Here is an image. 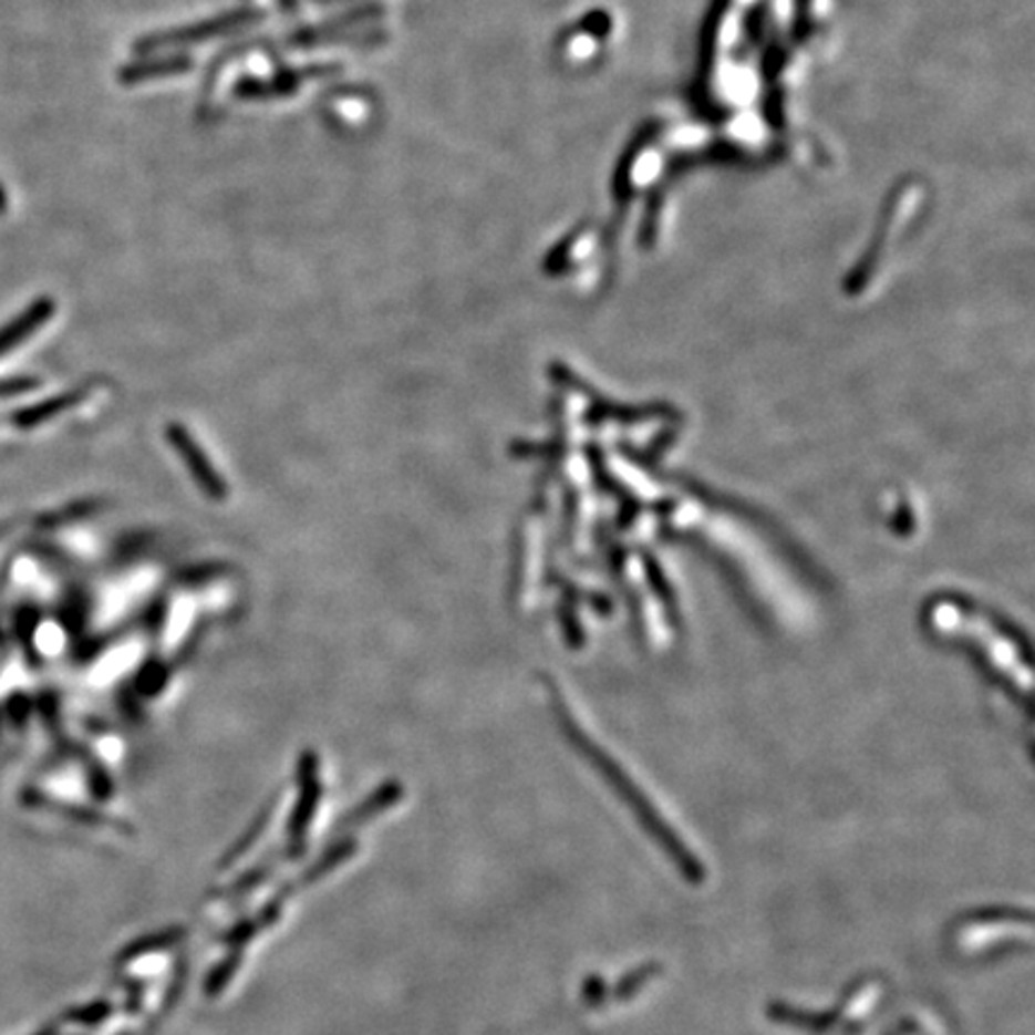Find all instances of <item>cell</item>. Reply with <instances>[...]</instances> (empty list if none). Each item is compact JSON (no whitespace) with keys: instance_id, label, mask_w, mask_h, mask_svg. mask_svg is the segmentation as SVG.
<instances>
[{"instance_id":"obj_7","label":"cell","mask_w":1035,"mask_h":1035,"mask_svg":"<svg viewBox=\"0 0 1035 1035\" xmlns=\"http://www.w3.org/2000/svg\"><path fill=\"white\" fill-rule=\"evenodd\" d=\"M240 964H242V952L240 950H232L228 956H224L221 961H218V964L209 971L207 981H204V995L216 997L218 993H224L226 985L232 981V975L238 973Z\"/></svg>"},{"instance_id":"obj_3","label":"cell","mask_w":1035,"mask_h":1035,"mask_svg":"<svg viewBox=\"0 0 1035 1035\" xmlns=\"http://www.w3.org/2000/svg\"><path fill=\"white\" fill-rule=\"evenodd\" d=\"M403 796H405V789L399 782H386L379 786L376 791H372L368 798L360 800V804L348 815H343L337 829L339 832H345V829H353V827L370 822L372 818H376V815H382L384 810L396 806Z\"/></svg>"},{"instance_id":"obj_5","label":"cell","mask_w":1035,"mask_h":1035,"mask_svg":"<svg viewBox=\"0 0 1035 1035\" xmlns=\"http://www.w3.org/2000/svg\"><path fill=\"white\" fill-rule=\"evenodd\" d=\"M283 903H286V899L281 894H276L267 903V907H261L252 918H245V921H240L238 925H232L228 932H224L221 942L230 944V946H240L245 942L255 940L259 932H265L267 928H271L276 921H279Z\"/></svg>"},{"instance_id":"obj_2","label":"cell","mask_w":1035,"mask_h":1035,"mask_svg":"<svg viewBox=\"0 0 1035 1035\" xmlns=\"http://www.w3.org/2000/svg\"><path fill=\"white\" fill-rule=\"evenodd\" d=\"M166 436H168L170 446L180 454L189 475L195 477L197 487L204 494H207L209 499L224 501L226 494H228V487L224 483V477L218 475V470L214 468L211 460L207 458V454L201 451V446L195 442V436L189 434L183 425H168Z\"/></svg>"},{"instance_id":"obj_6","label":"cell","mask_w":1035,"mask_h":1035,"mask_svg":"<svg viewBox=\"0 0 1035 1035\" xmlns=\"http://www.w3.org/2000/svg\"><path fill=\"white\" fill-rule=\"evenodd\" d=\"M185 935H187V930H185V928H168V930L156 932V935H147V938H142V940H135L133 944L127 946V950H123L121 961H133V959H139V956H147V954H154V952L168 950V946L183 942Z\"/></svg>"},{"instance_id":"obj_9","label":"cell","mask_w":1035,"mask_h":1035,"mask_svg":"<svg viewBox=\"0 0 1035 1035\" xmlns=\"http://www.w3.org/2000/svg\"><path fill=\"white\" fill-rule=\"evenodd\" d=\"M269 818H271V810H265V813H261V815H259V820H257L255 825H250V829H247V832H245V835L238 839L236 847L228 849V853L221 858V866H218V868L226 870L228 866L236 863L238 858H242V856L247 853V849H252V847H255V841H257L261 835H265V829H267V822H269Z\"/></svg>"},{"instance_id":"obj_1","label":"cell","mask_w":1035,"mask_h":1035,"mask_svg":"<svg viewBox=\"0 0 1035 1035\" xmlns=\"http://www.w3.org/2000/svg\"><path fill=\"white\" fill-rule=\"evenodd\" d=\"M298 800L293 815L288 822V851L286 856L293 858L304 851V837L310 832V825L314 820V813L319 808V798H322V782H319V760L312 751H304L298 765Z\"/></svg>"},{"instance_id":"obj_4","label":"cell","mask_w":1035,"mask_h":1035,"mask_svg":"<svg viewBox=\"0 0 1035 1035\" xmlns=\"http://www.w3.org/2000/svg\"><path fill=\"white\" fill-rule=\"evenodd\" d=\"M358 851V841L353 837H345V839H339L337 843H333L331 849H327L322 856L317 858L314 863H310L308 868H304L298 878L293 880V884H286L281 892H276V894H281L283 899H288L290 894L296 892L298 887H304V884H312L317 880H322L324 874L333 872L337 870L341 863H345L350 856H353Z\"/></svg>"},{"instance_id":"obj_8","label":"cell","mask_w":1035,"mask_h":1035,"mask_svg":"<svg viewBox=\"0 0 1035 1035\" xmlns=\"http://www.w3.org/2000/svg\"><path fill=\"white\" fill-rule=\"evenodd\" d=\"M279 858H281V856H273V858H269V861H261L257 868L247 870V872L242 874V878H238L236 884L226 889L224 897H228V899H240V897H245V894H250L255 887H259L267 878H271V872L276 870V866H279Z\"/></svg>"}]
</instances>
